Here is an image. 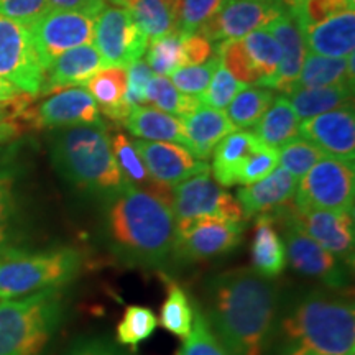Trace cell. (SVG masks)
<instances>
[{
	"instance_id": "cell-21",
	"label": "cell",
	"mask_w": 355,
	"mask_h": 355,
	"mask_svg": "<svg viewBox=\"0 0 355 355\" xmlns=\"http://www.w3.org/2000/svg\"><path fill=\"white\" fill-rule=\"evenodd\" d=\"M265 28L273 35L279 46V66L270 89L283 92V94H291L301 66H303L306 51H308L303 33L286 8Z\"/></svg>"
},
{
	"instance_id": "cell-2",
	"label": "cell",
	"mask_w": 355,
	"mask_h": 355,
	"mask_svg": "<svg viewBox=\"0 0 355 355\" xmlns=\"http://www.w3.org/2000/svg\"><path fill=\"white\" fill-rule=\"evenodd\" d=\"M102 235L115 260L133 268L158 270L171 265L176 219L171 202L125 184L107 199Z\"/></svg>"
},
{
	"instance_id": "cell-20",
	"label": "cell",
	"mask_w": 355,
	"mask_h": 355,
	"mask_svg": "<svg viewBox=\"0 0 355 355\" xmlns=\"http://www.w3.org/2000/svg\"><path fill=\"white\" fill-rule=\"evenodd\" d=\"M296 186L298 180L282 166H277L263 180L239 189L235 199L241 206L243 219L268 216L293 201Z\"/></svg>"
},
{
	"instance_id": "cell-40",
	"label": "cell",
	"mask_w": 355,
	"mask_h": 355,
	"mask_svg": "<svg viewBox=\"0 0 355 355\" xmlns=\"http://www.w3.org/2000/svg\"><path fill=\"white\" fill-rule=\"evenodd\" d=\"M176 355H229L211 329L201 304L194 303L193 329L183 339Z\"/></svg>"
},
{
	"instance_id": "cell-43",
	"label": "cell",
	"mask_w": 355,
	"mask_h": 355,
	"mask_svg": "<svg viewBox=\"0 0 355 355\" xmlns=\"http://www.w3.org/2000/svg\"><path fill=\"white\" fill-rule=\"evenodd\" d=\"M225 0H176V30L183 33H196L207 24Z\"/></svg>"
},
{
	"instance_id": "cell-54",
	"label": "cell",
	"mask_w": 355,
	"mask_h": 355,
	"mask_svg": "<svg viewBox=\"0 0 355 355\" xmlns=\"http://www.w3.org/2000/svg\"><path fill=\"white\" fill-rule=\"evenodd\" d=\"M19 133H20V125L17 122L13 121L0 122V145L13 140Z\"/></svg>"
},
{
	"instance_id": "cell-31",
	"label": "cell",
	"mask_w": 355,
	"mask_h": 355,
	"mask_svg": "<svg viewBox=\"0 0 355 355\" xmlns=\"http://www.w3.org/2000/svg\"><path fill=\"white\" fill-rule=\"evenodd\" d=\"M354 97V84H334L324 87H306L288 94L293 110L300 121L316 117L329 110L350 104Z\"/></svg>"
},
{
	"instance_id": "cell-1",
	"label": "cell",
	"mask_w": 355,
	"mask_h": 355,
	"mask_svg": "<svg viewBox=\"0 0 355 355\" xmlns=\"http://www.w3.org/2000/svg\"><path fill=\"white\" fill-rule=\"evenodd\" d=\"M279 308L275 279L242 266L209 278L202 311L229 355H266Z\"/></svg>"
},
{
	"instance_id": "cell-11",
	"label": "cell",
	"mask_w": 355,
	"mask_h": 355,
	"mask_svg": "<svg viewBox=\"0 0 355 355\" xmlns=\"http://www.w3.org/2000/svg\"><path fill=\"white\" fill-rule=\"evenodd\" d=\"M273 220L277 222L285 241L286 265H290L296 273L322 283L326 288L347 290L350 272L343 260L322 248L291 222L277 217H273Z\"/></svg>"
},
{
	"instance_id": "cell-29",
	"label": "cell",
	"mask_w": 355,
	"mask_h": 355,
	"mask_svg": "<svg viewBox=\"0 0 355 355\" xmlns=\"http://www.w3.org/2000/svg\"><path fill=\"white\" fill-rule=\"evenodd\" d=\"M354 55L329 58L306 53L293 92L306 87H324L344 83L354 84Z\"/></svg>"
},
{
	"instance_id": "cell-34",
	"label": "cell",
	"mask_w": 355,
	"mask_h": 355,
	"mask_svg": "<svg viewBox=\"0 0 355 355\" xmlns=\"http://www.w3.org/2000/svg\"><path fill=\"white\" fill-rule=\"evenodd\" d=\"M166 298L159 311V324L170 334L184 339L193 329L194 303L180 283L168 279Z\"/></svg>"
},
{
	"instance_id": "cell-3",
	"label": "cell",
	"mask_w": 355,
	"mask_h": 355,
	"mask_svg": "<svg viewBox=\"0 0 355 355\" xmlns=\"http://www.w3.org/2000/svg\"><path fill=\"white\" fill-rule=\"evenodd\" d=\"M273 355H347L355 350V304L344 290L301 291L279 308Z\"/></svg>"
},
{
	"instance_id": "cell-55",
	"label": "cell",
	"mask_w": 355,
	"mask_h": 355,
	"mask_svg": "<svg viewBox=\"0 0 355 355\" xmlns=\"http://www.w3.org/2000/svg\"><path fill=\"white\" fill-rule=\"evenodd\" d=\"M109 2H112L114 6H117V7H123V3H125V0H109Z\"/></svg>"
},
{
	"instance_id": "cell-18",
	"label": "cell",
	"mask_w": 355,
	"mask_h": 355,
	"mask_svg": "<svg viewBox=\"0 0 355 355\" xmlns=\"http://www.w3.org/2000/svg\"><path fill=\"white\" fill-rule=\"evenodd\" d=\"M301 139L308 140L327 157L355 162L354 104L329 110L300 123Z\"/></svg>"
},
{
	"instance_id": "cell-10",
	"label": "cell",
	"mask_w": 355,
	"mask_h": 355,
	"mask_svg": "<svg viewBox=\"0 0 355 355\" xmlns=\"http://www.w3.org/2000/svg\"><path fill=\"white\" fill-rule=\"evenodd\" d=\"M268 216L291 222L350 268L354 266V212L311 209L296 206L291 201Z\"/></svg>"
},
{
	"instance_id": "cell-12",
	"label": "cell",
	"mask_w": 355,
	"mask_h": 355,
	"mask_svg": "<svg viewBox=\"0 0 355 355\" xmlns=\"http://www.w3.org/2000/svg\"><path fill=\"white\" fill-rule=\"evenodd\" d=\"M171 209L176 224L204 217L245 220L237 199L212 180L211 170L175 186L171 189Z\"/></svg>"
},
{
	"instance_id": "cell-56",
	"label": "cell",
	"mask_w": 355,
	"mask_h": 355,
	"mask_svg": "<svg viewBox=\"0 0 355 355\" xmlns=\"http://www.w3.org/2000/svg\"><path fill=\"white\" fill-rule=\"evenodd\" d=\"M347 355H355V350H352V352H349Z\"/></svg>"
},
{
	"instance_id": "cell-42",
	"label": "cell",
	"mask_w": 355,
	"mask_h": 355,
	"mask_svg": "<svg viewBox=\"0 0 355 355\" xmlns=\"http://www.w3.org/2000/svg\"><path fill=\"white\" fill-rule=\"evenodd\" d=\"M245 87L247 84H243L237 78H234V74L219 60L214 74L211 78L209 86H207V89L201 96H198V101L199 104L207 105V107L224 110L230 104V101Z\"/></svg>"
},
{
	"instance_id": "cell-8",
	"label": "cell",
	"mask_w": 355,
	"mask_h": 355,
	"mask_svg": "<svg viewBox=\"0 0 355 355\" xmlns=\"http://www.w3.org/2000/svg\"><path fill=\"white\" fill-rule=\"evenodd\" d=\"M354 163L324 155L298 181L293 202L311 209L354 212Z\"/></svg>"
},
{
	"instance_id": "cell-53",
	"label": "cell",
	"mask_w": 355,
	"mask_h": 355,
	"mask_svg": "<svg viewBox=\"0 0 355 355\" xmlns=\"http://www.w3.org/2000/svg\"><path fill=\"white\" fill-rule=\"evenodd\" d=\"M25 92H21L19 87L13 86L7 79L0 78V105H12L17 101L21 99Z\"/></svg>"
},
{
	"instance_id": "cell-52",
	"label": "cell",
	"mask_w": 355,
	"mask_h": 355,
	"mask_svg": "<svg viewBox=\"0 0 355 355\" xmlns=\"http://www.w3.org/2000/svg\"><path fill=\"white\" fill-rule=\"evenodd\" d=\"M32 101H33L32 96L25 94L24 97H21V99L17 101L15 104H12V105H0V122L12 121V119L20 117V115L24 114L26 109L30 107Z\"/></svg>"
},
{
	"instance_id": "cell-46",
	"label": "cell",
	"mask_w": 355,
	"mask_h": 355,
	"mask_svg": "<svg viewBox=\"0 0 355 355\" xmlns=\"http://www.w3.org/2000/svg\"><path fill=\"white\" fill-rule=\"evenodd\" d=\"M153 76V71L141 60L127 66V91L123 101L128 109L132 110L146 104V87Z\"/></svg>"
},
{
	"instance_id": "cell-35",
	"label": "cell",
	"mask_w": 355,
	"mask_h": 355,
	"mask_svg": "<svg viewBox=\"0 0 355 355\" xmlns=\"http://www.w3.org/2000/svg\"><path fill=\"white\" fill-rule=\"evenodd\" d=\"M275 94L272 89L266 87H245L230 101L227 105L229 121L235 128H250L260 121L261 115L272 105Z\"/></svg>"
},
{
	"instance_id": "cell-17",
	"label": "cell",
	"mask_w": 355,
	"mask_h": 355,
	"mask_svg": "<svg viewBox=\"0 0 355 355\" xmlns=\"http://www.w3.org/2000/svg\"><path fill=\"white\" fill-rule=\"evenodd\" d=\"M37 128H64L79 125L105 127L94 97L84 87H66L20 115Z\"/></svg>"
},
{
	"instance_id": "cell-33",
	"label": "cell",
	"mask_w": 355,
	"mask_h": 355,
	"mask_svg": "<svg viewBox=\"0 0 355 355\" xmlns=\"http://www.w3.org/2000/svg\"><path fill=\"white\" fill-rule=\"evenodd\" d=\"M123 8L130 12L148 42L176 32V0H125Z\"/></svg>"
},
{
	"instance_id": "cell-30",
	"label": "cell",
	"mask_w": 355,
	"mask_h": 355,
	"mask_svg": "<svg viewBox=\"0 0 355 355\" xmlns=\"http://www.w3.org/2000/svg\"><path fill=\"white\" fill-rule=\"evenodd\" d=\"M254 135L261 145L279 148L300 137V119L285 96L275 97L261 119L255 123Z\"/></svg>"
},
{
	"instance_id": "cell-16",
	"label": "cell",
	"mask_w": 355,
	"mask_h": 355,
	"mask_svg": "<svg viewBox=\"0 0 355 355\" xmlns=\"http://www.w3.org/2000/svg\"><path fill=\"white\" fill-rule=\"evenodd\" d=\"M285 8V0H225L220 10L198 33L211 43L243 38L265 28Z\"/></svg>"
},
{
	"instance_id": "cell-44",
	"label": "cell",
	"mask_w": 355,
	"mask_h": 355,
	"mask_svg": "<svg viewBox=\"0 0 355 355\" xmlns=\"http://www.w3.org/2000/svg\"><path fill=\"white\" fill-rule=\"evenodd\" d=\"M219 63V56L212 55L206 63L194 64V66H183V68L176 69L175 73L170 74V81L173 83L178 91L183 94L198 97L206 91L209 86L212 74H214L216 66Z\"/></svg>"
},
{
	"instance_id": "cell-50",
	"label": "cell",
	"mask_w": 355,
	"mask_h": 355,
	"mask_svg": "<svg viewBox=\"0 0 355 355\" xmlns=\"http://www.w3.org/2000/svg\"><path fill=\"white\" fill-rule=\"evenodd\" d=\"M183 33V32H181ZM183 53H184V66H194L206 63L209 58L214 55L212 43L202 35L196 33H183Z\"/></svg>"
},
{
	"instance_id": "cell-22",
	"label": "cell",
	"mask_w": 355,
	"mask_h": 355,
	"mask_svg": "<svg viewBox=\"0 0 355 355\" xmlns=\"http://www.w3.org/2000/svg\"><path fill=\"white\" fill-rule=\"evenodd\" d=\"M107 68L92 43L73 48L58 56L44 71L40 96L51 94L66 87H81L101 69Z\"/></svg>"
},
{
	"instance_id": "cell-49",
	"label": "cell",
	"mask_w": 355,
	"mask_h": 355,
	"mask_svg": "<svg viewBox=\"0 0 355 355\" xmlns=\"http://www.w3.org/2000/svg\"><path fill=\"white\" fill-rule=\"evenodd\" d=\"M64 355H132L122 345L105 337H86L71 345Z\"/></svg>"
},
{
	"instance_id": "cell-13",
	"label": "cell",
	"mask_w": 355,
	"mask_h": 355,
	"mask_svg": "<svg viewBox=\"0 0 355 355\" xmlns=\"http://www.w3.org/2000/svg\"><path fill=\"white\" fill-rule=\"evenodd\" d=\"M96 19L81 12L50 8L28 26L40 64L46 71L63 53L92 43Z\"/></svg>"
},
{
	"instance_id": "cell-45",
	"label": "cell",
	"mask_w": 355,
	"mask_h": 355,
	"mask_svg": "<svg viewBox=\"0 0 355 355\" xmlns=\"http://www.w3.org/2000/svg\"><path fill=\"white\" fill-rule=\"evenodd\" d=\"M278 166V150L261 145L245 158L237 173V184H254Z\"/></svg>"
},
{
	"instance_id": "cell-51",
	"label": "cell",
	"mask_w": 355,
	"mask_h": 355,
	"mask_svg": "<svg viewBox=\"0 0 355 355\" xmlns=\"http://www.w3.org/2000/svg\"><path fill=\"white\" fill-rule=\"evenodd\" d=\"M48 3H50V8L81 12L92 19H97L101 12L107 7V0H48Z\"/></svg>"
},
{
	"instance_id": "cell-5",
	"label": "cell",
	"mask_w": 355,
	"mask_h": 355,
	"mask_svg": "<svg viewBox=\"0 0 355 355\" xmlns=\"http://www.w3.org/2000/svg\"><path fill=\"white\" fill-rule=\"evenodd\" d=\"M63 313L60 290L0 300V355H42Z\"/></svg>"
},
{
	"instance_id": "cell-27",
	"label": "cell",
	"mask_w": 355,
	"mask_h": 355,
	"mask_svg": "<svg viewBox=\"0 0 355 355\" xmlns=\"http://www.w3.org/2000/svg\"><path fill=\"white\" fill-rule=\"evenodd\" d=\"M84 86L87 87L89 94L94 97L99 112L104 114L109 121L123 125L130 114V109L123 101L127 91V68L110 66L101 69Z\"/></svg>"
},
{
	"instance_id": "cell-4",
	"label": "cell",
	"mask_w": 355,
	"mask_h": 355,
	"mask_svg": "<svg viewBox=\"0 0 355 355\" xmlns=\"http://www.w3.org/2000/svg\"><path fill=\"white\" fill-rule=\"evenodd\" d=\"M50 152L56 171L83 193L109 199L128 184L114 157L105 127L56 128Z\"/></svg>"
},
{
	"instance_id": "cell-15",
	"label": "cell",
	"mask_w": 355,
	"mask_h": 355,
	"mask_svg": "<svg viewBox=\"0 0 355 355\" xmlns=\"http://www.w3.org/2000/svg\"><path fill=\"white\" fill-rule=\"evenodd\" d=\"M92 44L107 68H127L141 60L148 46V38L123 7H105L94 21Z\"/></svg>"
},
{
	"instance_id": "cell-38",
	"label": "cell",
	"mask_w": 355,
	"mask_h": 355,
	"mask_svg": "<svg viewBox=\"0 0 355 355\" xmlns=\"http://www.w3.org/2000/svg\"><path fill=\"white\" fill-rule=\"evenodd\" d=\"M146 61L157 76H170L176 69L184 66L183 33L171 32L165 37L152 40L146 46Z\"/></svg>"
},
{
	"instance_id": "cell-32",
	"label": "cell",
	"mask_w": 355,
	"mask_h": 355,
	"mask_svg": "<svg viewBox=\"0 0 355 355\" xmlns=\"http://www.w3.org/2000/svg\"><path fill=\"white\" fill-rule=\"evenodd\" d=\"M110 145H112V152L119 163V168H121L122 175L125 178L128 184L144 191H148V193L155 194V196L171 202V188L158 184L157 181L148 175L140 155L137 153L135 146H133L132 140L128 139L125 133H114V135L110 137Z\"/></svg>"
},
{
	"instance_id": "cell-37",
	"label": "cell",
	"mask_w": 355,
	"mask_h": 355,
	"mask_svg": "<svg viewBox=\"0 0 355 355\" xmlns=\"http://www.w3.org/2000/svg\"><path fill=\"white\" fill-rule=\"evenodd\" d=\"M146 104L181 119L193 112L199 105V101L198 97L178 91L168 78L155 74L146 87Z\"/></svg>"
},
{
	"instance_id": "cell-26",
	"label": "cell",
	"mask_w": 355,
	"mask_h": 355,
	"mask_svg": "<svg viewBox=\"0 0 355 355\" xmlns=\"http://www.w3.org/2000/svg\"><path fill=\"white\" fill-rule=\"evenodd\" d=\"M123 127L139 140L166 141L189 150V141L184 135L183 123L171 114L155 107H135L130 110Z\"/></svg>"
},
{
	"instance_id": "cell-14",
	"label": "cell",
	"mask_w": 355,
	"mask_h": 355,
	"mask_svg": "<svg viewBox=\"0 0 355 355\" xmlns=\"http://www.w3.org/2000/svg\"><path fill=\"white\" fill-rule=\"evenodd\" d=\"M0 78L7 79L21 92L40 96L44 69L40 64L28 26L0 15Z\"/></svg>"
},
{
	"instance_id": "cell-23",
	"label": "cell",
	"mask_w": 355,
	"mask_h": 355,
	"mask_svg": "<svg viewBox=\"0 0 355 355\" xmlns=\"http://www.w3.org/2000/svg\"><path fill=\"white\" fill-rule=\"evenodd\" d=\"M184 135L189 141V152L194 157L207 162L214 152L216 145L237 128L229 121L224 110L207 107L199 104L193 112L180 119Z\"/></svg>"
},
{
	"instance_id": "cell-41",
	"label": "cell",
	"mask_w": 355,
	"mask_h": 355,
	"mask_svg": "<svg viewBox=\"0 0 355 355\" xmlns=\"http://www.w3.org/2000/svg\"><path fill=\"white\" fill-rule=\"evenodd\" d=\"M322 157L324 153L321 150L309 144L308 140L296 137L278 148V166H282L300 181Z\"/></svg>"
},
{
	"instance_id": "cell-28",
	"label": "cell",
	"mask_w": 355,
	"mask_h": 355,
	"mask_svg": "<svg viewBox=\"0 0 355 355\" xmlns=\"http://www.w3.org/2000/svg\"><path fill=\"white\" fill-rule=\"evenodd\" d=\"M260 141L254 135V132L234 130L224 137L216 145L212 152V176L216 183L222 188H230L237 184V173L241 170L242 163L250 155Z\"/></svg>"
},
{
	"instance_id": "cell-39",
	"label": "cell",
	"mask_w": 355,
	"mask_h": 355,
	"mask_svg": "<svg viewBox=\"0 0 355 355\" xmlns=\"http://www.w3.org/2000/svg\"><path fill=\"white\" fill-rule=\"evenodd\" d=\"M354 6L355 0H285L286 10L290 12L301 32L337 13L350 10Z\"/></svg>"
},
{
	"instance_id": "cell-25",
	"label": "cell",
	"mask_w": 355,
	"mask_h": 355,
	"mask_svg": "<svg viewBox=\"0 0 355 355\" xmlns=\"http://www.w3.org/2000/svg\"><path fill=\"white\" fill-rule=\"evenodd\" d=\"M252 268L261 277L278 278L286 268V248L272 216H259L250 245Z\"/></svg>"
},
{
	"instance_id": "cell-6",
	"label": "cell",
	"mask_w": 355,
	"mask_h": 355,
	"mask_svg": "<svg viewBox=\"0 0 355 355\" xmlns=\"http://www.w3.org/2000/svg\"><path fill=\"white\" fill-rule=\"evenodd\" d=\"M83 268V255L74 247L43 252L15 248L0 250V300H13L46 290H61Z\"/></svg>"
},
{
	"instance_id": "cell-9",
	"label": "cell",
	"mask_w": 355,
	"mask_h": 355,
	"mask_svg": "<svg viewBox=\"0 0 355 355\" xmlns=\"http://www.w3.org/2000/svg\"><path fill=\"white\" fill-rule=\"evenodd\" d=\"M220 63L243 84L270 89L279 66V46L266 28L243 38L220 42L214 48Z\"/></svg>"
},
{
	"instance_id": "cell-24",
	"label": "cell",
	"mask_w": 355,
	"mask_h": 355,
	"mask_svg": "<svg viewBox=\"0 0 355 355\" xmlns=\"http://www.w3.org/2000/svg\"><path fill=\"white\" fill-rule=\"evenodd\" d=\"M306 50L319 56L345 58L354 55L355 12H340L321 24L303 30Z\"/></svg>"
},
{
	"instance_id": "cell-36",
	"label": "cell",
	"mask_w": 355,
	"mask_h": 355,
	"mask_svg": "<svg viewBox=\"0 0 355 355\" xmlns=\"http://www.w3.org/2000/svg\"><path fill=\"white\" fill-rule=\"evenodd\" d=\"M157 327L158 318L152 308L132 304L123 311V316L115 329V339L122 347L135 349L146 339H150Z\"/></svg>"
},
{
	"instance_id": "cell-48",
	"label": "cell",
	"mask_w": 355,
	"mask_h": 355,
	"mask_svg": "<svg viewBox=\"0 0 355 355\" xmlns=\"http://www.w3.org/2000/svg\"><path fill=\"white\" fill-rule=\"evenodd\" d=\"M13 212H15L13 176L7 168L0 166V250L10 237Z\"/></svg>"
},
{
	"instance_id": "cell-47",
	"label": "cell",
	"mask_w": 355,
	"mask_h": 355,
	"mask_svg": "<svg viewBox=\"0 0 355 355\" xmlns=\"http://www.w3.org/2000/svg\"><path fill=\"white\" fill-rule=\"evenodd\" d=\"M50 10L48 0H0V15L30 26Z\"/></svg>"
},
{
	"instance_id": "cell-7",
	"label": "cell",
	"mask_w": 355,
	"mask_h": 355,
	"mask_svg": "<svg viewBox=\"0 0 355 355\" xmlns=\"http://www.w3.org/2000/svg\"><path fill=\"white\" fill-rule=\"evenodd\" d=\"M245 220L204 217L176 224V242L171 263L193 265L220 259L241 245Z\"/></svg>"
},
{
	"instance_id": "cell-19",
	"label": "cell",
	"mask_w": 355,
	"mask_h": 355,
	"mask_svg": "<svg viewBox=\"0 0 355 355\" xmlns=\"http://www.w3.org/2000/svg\"><path fill=\"white\" fill-rule=\"evenodd\" d=\"M132 144L148 175L166 188L173 189L189 178L211 170L207 162L196 158L184 146L148 140H132Z\"/></svg>"
}]
</instances>
